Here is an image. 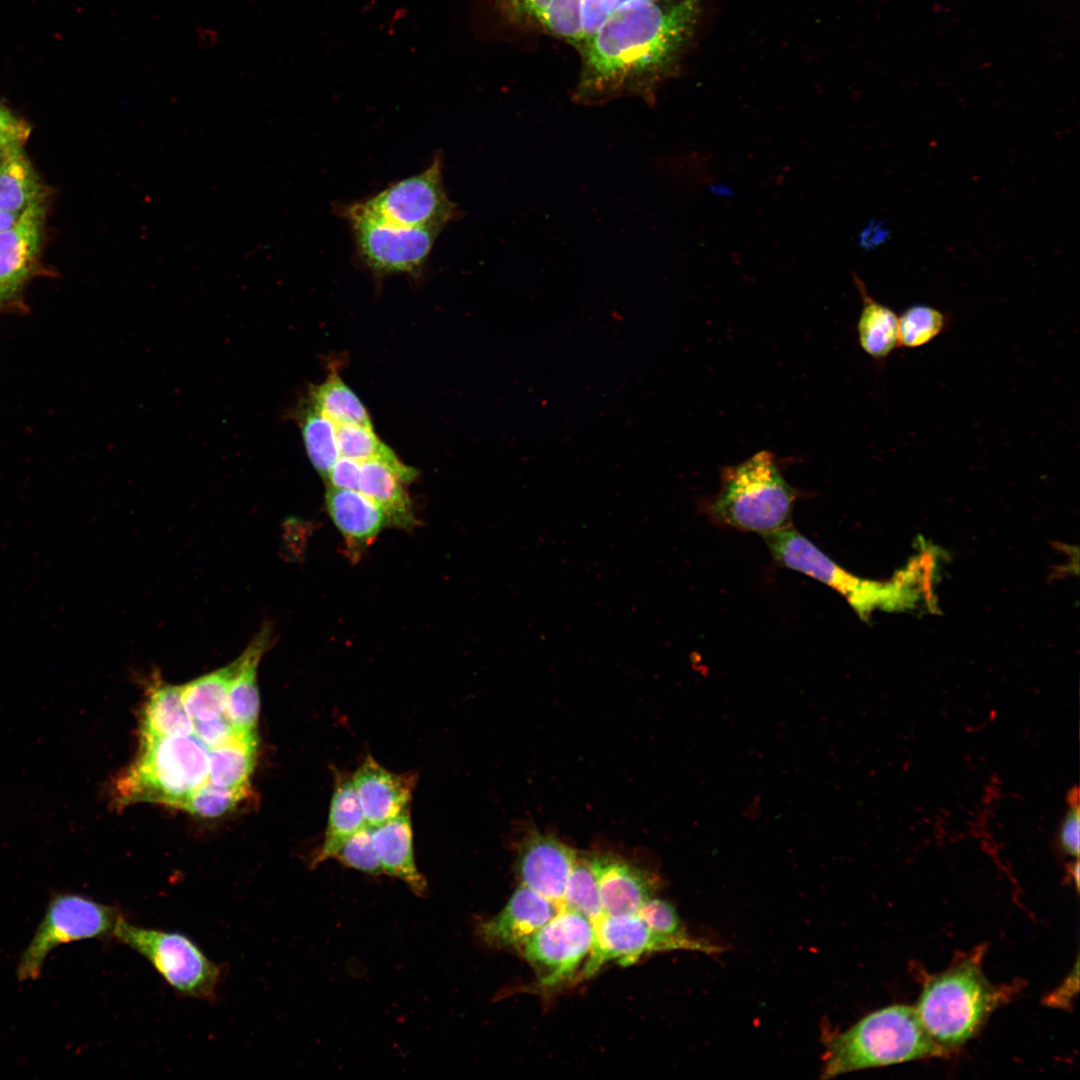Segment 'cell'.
I'll use <instances>...</instances> for the list:
<instances>
[{
	"instance_id": "1",
	"label": "cell",
	"mask_w": 1080,
	"mask_h": 1080,
	"mask_svg": "<svg viewBox=\"0 0 1080 1080\" xmlns=\"http://www.w3.org/2000/svg\"><path fill=\"white\" fill-rule=\"evenodd\" d=\"M699 15V0L620 3L579 49L583 65L576 100L598 104L633 94L650 101L676 71Z\"/></svg>"
},
{
	"instance_id": "2",
	"label": "cell",
	"mask_w": 1080,
	"mask_h": 1080,
	"mask_svg": "<svg viewBox=\"0 0 1080 1080\" xmlns=\"http://www.w3.org/2000/svg\"><path fill=\"white\" fill-rule=\"evenodd\" d=\"M982 955L978 950L930 976L915 1007L926 1032L947 1055L970 1040L1014 992L988 980Z\"/></svg>"
},
{
	"instance_id": "3",
	"label": "cell",
	"mask_w": 1080,
	"mask_h": 1080,
	"mask_svg": "<svg viewBox=\"0 0 1080 1080\" xmlns=\"http://www.w3.org/2000/svg\"><path fill=\"white\" fill-rule=\"evenodd\" d=\"M824 1045L821 1071L824 1079L947 1055L926 1032L915 1007L906 1005L877 1010L843 1032L828 1034Z\"/></svg>"
},
{
	"instance_id": "4",
	"label": "cell",
	"mask_w": 1080,
	"mask_h": 1080,
	"mask_svg": "<svg viewBox=\"0 0 1080 1080\" xmlns=\"http://www.w3.org/2000/svg\"><path fill=\"white\" fill-rule=\"evenodd\" d=\"M799 495L783 477L775 455L763 450L722 468L720 489L707 511L721 525L764 535L790 527Z\"/></svg>"
},
{
	"instance_id": "5",
	"label": "cell",
	"mask_w": 1080,
	"mask_h": 1080,
	"mask_svg": "<svg viewBox=\"0 0 1080 1080\" xmlns=\"http://www.w3.org/2000/svg\"><path fill=\"white\" fill-rule=\"evenodd\" d=\"M209 749L194 735L141 737L137 758L114 782L118 805L150 802L181 808L208 781Z\"/></svg>"
},
{
	"instance_id": "6",
	"label": "cell",
	"mask_w": 1080,
	"mask_h": 1080,
	"mask_svg": "<svg viewBox=\"0 0 1080 1080\" xmlns=\"http://www.w3.org/2000/svg\"><path fill=\"white\" fill-rule=\"evenodd\" d=\"M113 940L144 957L177 993L215 1000L223 968L186 935L134 925L123 916Z\"/></svg>"
},
{
	"instance_id": "7",
	"label": "cell",
	"mask_w": 1080,
	"mask_h": 1080,
	"mask_svg": "<svg viewBox=\"0 0 1080 1080\" xmlns=\"http://www.w3.org/2000/svg\"><path fill=\"white\" fill-rule=\"evenodd\" d=\"M116 906L77 893L56 892L32 940L22 952L16 975L19 981L37 979L49 953L56 947L88 939H113L123 917Z\"/></svg>"
},
{
	"instance_id": "8",
	"label": "cell",
	"mask_w": 1080,
	"mask_h": 1080,
	"mask_svg": "<svg viewBox=\"0 0 1080 1080\" xmlns=\"http://www.w3.org/2000/svg\"><path fill=\"white\" fill-rule=\"evenodd\" d=\"M762 536L780 565L840 593L860 617H868L877 607H890L896 603V583L882 584L849 573L795 529L787 527Z\"/></svg>"
},
{
	"instance_id": "9",
	"label": "cell",
	"mask_w": 1080,
	"mask_h": 1080,
	"mask_svg": "<svg viewBox=\"0 0 1080 1080\" xmlns=\"http://www.w3.org/2000/svg\"><path fill=\"white\" fill-rule=\"evenodd\" d=\"M354 205L370 216L406 228L442 230L457 216L456 205L444 189L440 156L422 172Z\"/></svg>"
},
{
	"instance_id": "10",
	"label": "cell",
	"mask_w": 1080,
	"mask_h": 1080,
	"mask_svg": "<svg viewBox=\"0 0 1080 1080\" xmlns=\"http://www.w3.org/2000/svg\"><path fill=\"white\" fill-rule=\"evenodd\" d=\"M361 260L377 274H417L424 267L439 229L406 228L370 216L354 204L343 209Z\"/></svg>"
},
{
	"instance_id": "11",
	"label": "cell",
	"mask_w": 1080,
	"mask_h": 1080,
	"mask_svg": "<svg viewBox=\"0 0 1080 1080\" xmlns=\"http://www.w3.org/2000/svg\"><path fill=\"white\" fill-rule=\"evenodd\" d=\"M594 940L592 922L576 912L560 909L525 942L520 952L533 968L539 983L552 988L574 975L588 958Z\"/></svg>"
},
{
	"instance_id": "12",
	"label": "cell",
	"mask_w": 1080,
	"mask_h": 1080,
	"mask_svg": "<svg viewBox=\"0 0 1080 1080\" xmlns=\"http://www.w3.org/2000/svg\"><path fill=\"white\" fill-rule=\"evenodd\" d=\"M594 927V944L583 969L586 977L593 975L610 961L626 966L650 953L691 950L715 954L722 950L705 940L657 933L636 914L604 915Z\"/></svg>"
},
{
	"instance_id": "13",
	"label": "cell",
	"mask_w": 1080,
	"mask_h": 1080,
	"mask_svg": "<svg viewBox=\"0 0 1080 1080\" xmlns=\"http://www.w3.org/2000/svg\"><path fill=\"white\" fill-rule=\"evenodd\" d=\"M576 852L550 834L532 832L520 844L515 868L521 885L561 909Z\"/></svg>"
},
{
	"instance_id": "14",
	"label": "cell",
	"mask_w": 1080,
	"mask_h": 1080,
	"mask_svg": "<svg viewBox=\"0 0 1080 1080\" xmlns=\"http://www.w3.org/2000/svg\"><path fill=\"white\" fill-rule=\"evenodd\" d=\"M40 201L0 231V308L14 301L37 264L46 209Z\"/></svg>"
},
{
	"instance_id": "15",
	"label": "cell",
	"mask_w": 1080,
	"mask_h": 1080,
	"mask_svg": "<svg viewBox=\"0 0 1080 1080\" xmlns=\"http://www.w3.org/2000/svg\"><path fill=\"white\" fill-rule=\"evenodd\" d=\"M559 910L554 902L520 885L498 914L478 924L477 934L491 948L520 950Z\"/></svg>"
},
{
	"instance_id": "16",
	"label": "cell",
	"mask_w": 1080,
	"mask_h": 1080,
	"mask_svg": "<svg viewBox=\"0 0 1080 1080\" xmlns=\"http://www.w3.org/2000/svg\"><path fill=\"white\" fill-rule=\"evenodd\" d=\"M587 857L605 915L636 914L654 896L659 880L649 871L608 852Z\"/></svg>"
},
{
	"instance_id": "17",
	"label": "cell",
	"mask_w": 1080,
	"mask_h": 1080,
	"mask_svg": "<svg viewBox=\"0 0 1080 1080\" xmlns=\"http://www.w3.org/2000/svg\"><path fill=\"white\" fill-rule=\"evenodd\" d=\"M352 780L366 823L374 827L407 810L417 776L394 773L367 755L353 773Z\"/></svg>"
},
{
	"instance_id": "18",
	"label": "cell",
	"mask_w": 1080,
	"mask_h": 1080,
	"mask_svg": "<svg viewBox=\"0 0 1080 1080\" xmlns=\"http://www.w3.org/2000/svg\"><path fill=\"white\" fill-rule=\"evenodd\" d=\"M272 640V627L265 623L236 659L235 672L229 686L226 716L239 732L256 734L260 706L257 668Z\"/></svg>"
},
{
	"instance_id": "19",
	"label": "cell",
	"mask_w": 1080,
	"mask_h": 1080,
	"mask_svg": "<svg viewBox=\"0 0 1080 1080\" xmlns=\"http://www.w3.org/2000/svg\"><path fill=\"white\" fill-rule=\"evenodd\" d=\"M326 507L351 557L357 556L388 526L386 513L359 490L328 487Z\"/></svg>"
},
{
	"instance_id": "20",
	"label": "cell",
	"mask_w": 1080,
	"mask_h": 1080,
	"mask_svg": "<svg viewBox=\"0 0 1080 1080\" xmlns=\"http://www.w3.org/2000/svg\"><path fill=\"white\" fill-rule=\"evenodd\" d=\"M372 841L383 874L403 881L417 896H425L427 881L414 857L413 830L408 810L372 827Z\"/></svg>"
},
{
	"instance_id": "21",
	"label": "cell",
	"mask_w": 1080,
	"mask_h": 1080,
	"mask_svg": "<svg viewBox=\"0 0 1080 1080\" xmlns=\"http://www.w3.org/2000/svg\"><path fill=\"white\" fill-rule=\"evenodd\" d=\"M411 480L388 463L370 460L361 463L358 490L381 507L390 524L410 529L416 518L403 483Z\"/></svg>"
},
{
	"instance_id": "22",
	"label": "cell",
	"mask_w": 1080,
	"mask_h": 1080,
	"mask_svg": "<svg viewBox=\"0 0 1080 1080\" xmlns=\"http://www.w3.org/2000/svg\"><path fill=\"white\" fill-rule=\"evenodd\" d=\"M519 21L562 38L580 48L583 40L581 0H500Z\"/></svg>"
},
{
	"instance_id": "23",
	"label": "cell",
	"mask_w": 1080,
	"mask_h": 1080,
	"mask_svg": "<svg viewBox=\"0 0 1080 1080\" xmlns=\"http://www.w3.org/2000/svg\"><path fill=\"white\" fill-rule=\"evenodd\" d=\"M193 722L185 709L182 686L152 679L141 717V737L163 738L193 734Z\"/></svg>"
},
{
	"instance_id": "24",
	"label": "cell",
	"mask_w": 1080,
	"mask_h": 1080,
	"mask_svg": "<svg viewBox=\"0 0 1080 1080\" xmlns=\"http://www.w3.org/2000/svg\"><path fill=\"white\" fill-rule=\"evenodd\" d=\"M366 824L352 776L337 774L323 842L311 866L334 858L345 841Z\"/></svg>"
},
{
	"instance_id": "25",
	"label": "cell",
	"mask_w": 1080,
	"mask_h": 1080,
	"mask_svg": "<svg viewBox=\"0 0 1080 1080\" xmlns=\"http://www.w3.org/2000/svg\"><path fill=\"white\" fill-rule=\"evenodd\" d=\"M853 281L862 301L857 322L859 345L873 360L884 362L899 347L898 315L871 297L857 274H853Z\"/></svg>"
},
{
	"instance_id": "26",
	"label": "cell",
	"mask_w": 1080,
	"mask_h": 1080,
	"mask_svg": "<svg viewBox=\"0 0 1080 1080\" xmlns=\"http://www.w3.org/2000/svg\"><path fill=\"white\" fill-rule=\"evenodd\" d=\"M40 201H44L43 187L23 148L2 154L0 210L21 213Z\"/></svg>"
},
{
	"instance_id": "27",
	"label": "cell",
	"mask_w": 1080,
	"mask_h": 1080,
	"mask_svg": "<svg viewBox=\"0 0 1080 1080\" xmlns=\"http://www.w3.org/2000/svg\"><path fill=\"white\" fill-rule=\"evenodd\" d=\"M257 752V734L240 733L209 750L208 781L225 788H249Z\"/></svg>"
},
{
	"instance_id": "28",
	"label": "cell",
	"mask_w": 1080,
	"mask_h": 1080,
	"mask_svg": "<svg viewBox=\"0 0 1080 1080\" xmlns=\"http://www.w3.org/2000/svg\"><path fill=\"white\" fill-rule=\"evenodd\" d=\"M236 660L182 686V698L192 722L226 716L229 686Z\"/></svg>"
},
{
	"instance_id": "29",
	"label": "cell",
	"mask_w": 1080,
	"mask_h": 1080,
	"mask_svg": "<svg viewBox=\"0 0 1080 1080\" xmlns=\"http://www.w3.org/2000/svg\"><path fill=\"white\" fill-rule=\"evenodd\" d=\"M298 416L307 455L316 471L326 479L340 457L336 424L311 403L301 409Z\"/></svg>"
},
{
	"instance_id": "30",
	"label": "cell",
	"mask_w": 1080,
	"mask_h": 1080,
	"mask_svg": "<svg viewBox=\"0 0 1080 1080\" xmlns=\"http://www.w3.org/2000/svg\"><path fill=\"white\" fill-rule=\"evenodd\" d=\"M310 403L336 425L372 426L365 407L338 375H331L325 382L313 387Z\"/></svg>"
},
{
	"instance_id": "31",
	"label": "cell",
	"mask_w": 1080,
	"mask_h": 1080,
	"mask_svg": "<svg viewBox=\"0 0 1080 1080\" xmlns=\"http://www.w3.org/2000/svg\"><path fill=\"white\" fill-rule=\"evenodd\" d=\"M337 427V443L341 456L360 463L376 460L388 463L412 480L416 471L399 461L394 452L373 432L372 426L340 424Z\"/></svg>"
},
{
	"instance_id": "32",
	"label": "cell",
	"mask_w": 1080,
	"mask_h": 1080,
	"mask_svg": "<svg viewBox=\"0 0 1080 1080\" xmlns=\"http://www.w3.org/2000/svg\"><path fill=\"white\" fill-rule=\"evenodd\" d=\"M950 316L927 304H914L898 316V346L916 349L931 343L949 328Z\"/></svg>"
},
{
	"instance_id": "33",
	"label": "cell",
	"mask_w": 1080,
	"mask_h": 1080,
	"mask_svg": "<svg viewBox=\"0 0 1080 1080\" xmlns=\"http://www.w3.org/2000/svg\"><path fill=\"white\" fill-rule=\"evenodd\" d=\"M561 909L576 912L594 925L605 915L597 881L588 857H576L571 869Z\"/></svg>"
},
{
	"instance_id": "34",
	"label": "cell",
	"mask_w": 1080,
	"mask_h": 1080,
	"mask_svg": "<svg viewBox=\"0 0 1080 1080\" xmlns=\"http://www.w3.org/2000/svg\"><path fill=\"white\" fill-rule=\"evenodd\" d=\"M248 793L249 788H225L206 781L190 794L181 808L196 816L215 818L236 808Z\"/></svg>"
},
{
	"instance_id": "35",
	"label": "cell",
	"mask_w": 1080,
	"mask_h": 1080,
	"mask_svg": "<svg viewBox=\"0 0 1080 1080\" xmlns=\"http://www.w3.org/2000/svg\"><path fill=\"white\" fill-rule=\"evenodd\" d=\"M342 865L372 875L383 870L372 841V826L368 824L353 833L334 857Z\"/></svg>"
},
{
	"instance_id": "36",
	"label": "cell",
	"mask_w": 1080,
	"mask_h": 1080,
	"mask_svg": "<svg viewBox=\"0 0 1080 1080\" xmlns=\"http://www.w3.org/2000/svg\"><path fill=\"white\" fill-rule=\"evenodd\" d=\"M636 915L653 931L678 938H690L675 907L668 901L651 897Z\"/></svg>"
},
{
	"instance_id": "37",
	"label": "cell",
	"mask_w": 1080,
	"mask_h": 1080,
	"mask_svg": "<svg viewBox=\"0 0 1080 1080\" xmlns=\"http://www.w3.org/2000/svg\"><path fill=\"white\" fill-rule=\"evenodd\" d=\"M31 126L0 102V154L23 148Z\"/></svg>"
},
{
	"instance_id": "38",
	"label": "cell",
	"mask_w": 1080,
	"mask_h": 1080,
	"mask_svg": "<svg viewBox=\"0 0 1080 1080\" xmlns=\"http://www.w3.org/2000/svg\"><path fill=\"white\" fill-rule=\"evenodd\" d=\"M620 3L621 0H581V46L598 32Z\"/></svg>"
},
{
	"instance_id": "39",
	"label": "cell",
	"mask_w": 1080,
	"mask_h": 1080,
	"mask_svg": "<svg viewBox=\"0 0 1080 1080\" xmlns=\"http://www.w3.org/2000/svg\"><path fill=\"white\" fill-rule=\"evenodd\" d=\"M193 734L210 750L233 740L240 733L227 716L193 722Z\"/></svg>"
},
{
	"instance_id": "40",
	"label": "cell",
	"mask_w": 1080,
	"mask_h": 1080,
	"mask_svg": "<svg viewBox=\"0 0 1080 1080\" xmlns=\"http://www.w3.org/2000/svg\"><path fill=\"white\" fill-rule=\"evenodd\" d=\"M1080 808L1077 789L1072 792L1070 807L1060 828L1059 842L1063 851L1073 857L1079 856Z\"/></svg>"
},
{
	"instance_id": "41",
	"label": "cell",
	"mask_w": 1080,
	"mask_h": 1080,
	"mask_svg": "<svg viewBox=\"0 0 1080 1080\" xmlns=\"http://www.w3.org/2000/svg\"><path fill=\"white\" fill-rule=\"evenodd\" d=\"M360 470V462L340 456L330 469L326 479L330 487L358 490Z\"/></svg>"
},
{
	"instance_id": "42",
	"label": "cell",
	"mask_w": 1080,
	"mask_h": 1080,
	"mask_svg": "<svg viewBox=\"0 0 1080 1080\" xmlns=\"http://www.w3.org/2000/svg\"><path fill=\"white\" fill-rule=\"evenodd\" d=\"M195 40L199 48L211 49L220 41V31L213 27L199 26L195 29Z\"/></svg>"
},
{
	"instance_id": "43",
	"label": "cell",
	"mask_w": 1080,
	"mask_h": 1080,
	"mask_svg": "<svg viewBox=\"0 0 1080 1080\" xmlns=\"http://www.w3.org/2000/svg\"><path fill=\"white\" fill-rule=\"evenodd\" d=\"M21 213L0 210V231L12 227L21 217Z\"/></svg>"
},
{
	"instance_id": "44",
	"label": "cell",
	"mask_w": 1080,
	"mask_h": 1080,
	"mask_svg": "<svg viewBox=\"0 0 1080 1080\" xmlns=\"http://www.w3.org/2000/svg\"><path fill=\"white\" fill-rule=\"evenodd\" d=\"M1070 873H1071L1072 877L1074 876V881H1075V884H1076V888H1078V883H1079V864H1078V861H1076L1072 865Z\"/></svg>"
},
{
	"instance_id": "45",
	"label": "cell",
	"mask_w": 1080,
	"mask_h": 1080,
	"mask_svg": "<svg viewBox=\"0 0 1080 1080\" xmlns=\"http://www.w3.org/2000/svg\"><path fill=\"white\" fill-rule=\"evenodd\" d=\"M627 0H621V3ZM647 1H661V0H647Z\"/></svg>"
},
{
	"instance_id": "46",
	"label": "cell",
	"mask_w": 1080,
	"mask_h": 1080,
	"mask_svg": "<svg viewBox=\"0 0 1080 1080\" xmlns=\"http://www.w3.org/2000/svg\"><path fill=\"white\" fill-rule=\"evenodd\" d=\"M1 156H2V154H0V159H1Z\"/></svg>"
}]
</instances>
